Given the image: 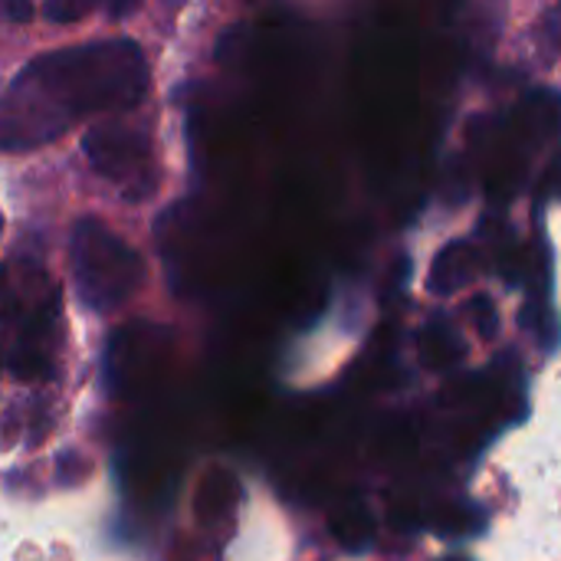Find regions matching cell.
<instances>
[{
    "mask_svg": "<svg viewBox=\"0 0 561 561\" xmlns=\"http://www.w3.org/2000/svg\"><path fill=\"white\" fill-rule=\"evenodd\" d=\"M72 276L79 299L95 312H108L138 293L145 263L102 220L85 217L72 230Z\"/></svg>",
    "mask_w": 561,
    "mask_h": 561,
    "instance_id": "cell-2",
    "label": "cell"
},
{
    "mask_svg": "<svg viewBox=\"0 0 561 561\" xmlns=\"http://www.w3.org/2000/svg\"><path fill=\"white\" fill-rule=\"evenodd\" d=\"M89 3H92V10L102 7V10L112 13V16H125V13H131V10L138 7V0H89Z\"/></svg>",
    "mask_w": 561,
    "mask_h": 561,
    "instance_id": "cell-8",
    "label": "cell"
},
{
    "mask_svg": "<svg viewBox=\"0 0 561 561\" xmlns=\"http://www.w3.org/2000/svg\"><path fill=\"white\" fill-rule=\"evenodd\" d=\"M477 270H480V253L470 243H450L434 263L431 286L437 293H454V289L467 286L477 276Z\"/></svg>",
    "mask_w": 561,
    "mask_h": 561,
    "instance_id": "cell-6",
    "label": "cell"
},
{
    "mask_svg": "<svg viewBox=\"0 0 561 561\" xmlns=\"http://www.w3.org/2000/svg\"><path fill=\"white\" fill-rule=\"evenodd\" d=\"M30 16H33V3L30 0H0V20L26 23Z\"/></svg>",
    "mask_w": 561,
    "mask_h": 561,
    "instance_id": "cell-7",
    "label": "cell"
},
{
    "mask_svg": "<svg viewBox=\"0 0 561 561\" xmlns=\"http://www.w3.org/2000/svg\"><path fill=\"white\" fill-rule=\"evenodd\" d=\"M43 316H59V289L46 273L26 260L0 263V322L20 329Z\"/></svg>",
    "mask_w": 561,
    "mask_h": 561,
    "instance_id": "cell-4",
    "label": "cell"
},
{
    "mask_svg": "<svg viewBox=\"0 0 561 561\" xmlns=\"http://www.w3.org/2000/svg\"><path fill=\"white\" fill-rule=\"evenodd\" d=\"M66 128L46 115L26 92L13 89L0 95V148L3 151H30L53 138H59Z\"/></svg>",
    "mask_w": 561,
    "mask_h": 561,
    "instance_id": "cell-5",
    "label": "cell"
},
{
    "mask_svg": "<svg viewBox=\"0 0 561 561\" xmlns=\"http://www.w3.org/2000/svg\"><path fill=\"white\" fill-rule=\"evenodd\" d=\"M444 561H470V559H463V556H454V559H444Z\"/></svg>",
    "mask_w": 561,
    "mask_h": 561,
    "instance_id": "cell-9",
    "label": "cell"
},
{
    "mask_svg": "<svg viewBox=\"0 0 561 561\" xmlns=\"http://www.w3.org/2000/svg\"><path fill=\"white\" fill-rule=\"evenodd\" d=\"M13 89L69 128L85 115L135 108L148 92V62L131 39H99L36 56L23 66Z\"/></svg>",
    "mask_w": 561,
    "mask_h": 561,
    "instance_id": "cell-1",
    "label": "cell"
},
{
    "mask_svg": "<svg viewBox=\"0 0 561 561\" xmlns=\"http://www.w3.org/2000/svg\"><path fill=\"white\" fill-rule=\"evenodd\" d=\"M82 151L92 171L115 184L125 197L138 201L154 191V151L141 128L99 125L82 138Z\"/></svg>",
    "mask_w": 561,
    "mask_h": 561,
    "instance_id": "cell-3",
    "label": "cell"
}]
</instances>
